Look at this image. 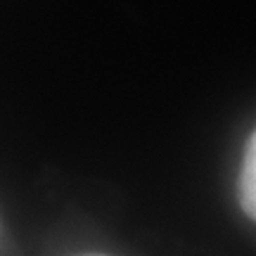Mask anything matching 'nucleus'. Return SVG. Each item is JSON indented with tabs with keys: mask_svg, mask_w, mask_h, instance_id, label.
<instances>
[{
	"mask_svg": "<svg viewBox=\"0 0 256 256\" xmlns=\"http://www.w3.org/2000/svg\"><path fill=\"white\" fill-rule=\"evenodd\" d=\"M240 204L249 218L256 220V130L252 133L240 171Z\"/></svg>",
	"mask_w": 256,
	"mask_h": 256,
	"instance_id": "1",
	"label": "nucleus"
},
{
	"mask_svg": "<svg viewBox=\"0 0 256 256\" xmlns=\"http://www.w3.org/2000/svg\"><path fill=\"white\" fill-rule=\"evenodd\" d=\"M81 256H107V254H81Z\"/></svg>",
	"mask_w": 256,
	"mask_h": 256,
	"instance_id": "2",
	"label": "nucleus"
}]
</instances>
